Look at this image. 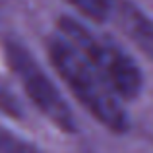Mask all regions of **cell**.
<instances>
[{
	"instance_id": "obj_1",
	"label": "cell",
	"mask_w": 153,
	"mask_h": 153,
	"mask_svg": "<svg viewBox=\"0 0 153 153\" xmlns=\"http://www.w3.org/2000/svg\"><path fill=\"white\" fill-rule=\"evenodd\" d=\"M49 52L56 72L68 83L76 99L107 128L114 132L126 130V114L116 101V93L89 60L64 37L52 39Z\"/></svg>"
},
{
	"instance_id": "obj_2",
	"label": "cell",
	"mask_w": 153,
	"mask_h": 153,
	"mask_svg": "<svg viewBox=\"0 0 153 153\" xmlns=\"http://www.w3.org/2000/svg\"><path fill=\"white\" fill-rule=\"evenodd\" d=\"M60 29H62V37L70 41L89 60L91 66L103 76V79L116 95L132 99L140 93L142 74L134 60L124 54L114 43L93 35L89 29L68 18L60 22Z\"/></svg>"
},
{
	"instance_id": "obj_3",
	"label": "cell",
	"mask_w": 153,
	"mask_h": 153,
	"mask_svg": "<svg viewBox=\"0 0 153 153\" xmlns=\"http://www.w3.org/2000/svg\"><path fill=\"white\" fill-rule=\"evenodd\" d=\"M8 62H10L12 70L18 74V78L22 79L23 87H25L27 95L33 99V103L58 128H62L66 132H74L72 111L68 108L66 101L60 97L54 83L41 70V66L31 58L29 52L23 47L12 43V45H8Z\"/></svg>"
},
{
	"instance_id": "obj_4",
	"label": "cell",
	"mask_w": 153,
	"mask_h": 153,
	"mask_svg": "<svg viewBox=\"0 0 153 153\" xmlns=\"http://www.w3.org/2000/svg\"><path fill=\"white\" fill-rule=\"evenodd\" d=\"M118 22L140 51L153 60V22L134 4L124 2L118 10Z\"/></svg>"
},
{
	"instance_id": "obj_5",
	"label": "cell",
	"mask_w": 153,
	"mask_h": 153,
	"mask_svg": "<svg viewBox=\"0 0 153 153\" xmlns=\"http://www.w3.org/2000/svg\"><path fill=\"white\" fill-rule=\"evenodd\" d=\"M68 2H70L76 10L82 12L83 16H87V18H91V19H97V22H101V19L107 18L108 8H111L108 0H68Z\"/></svg>"
}]
</instances>
